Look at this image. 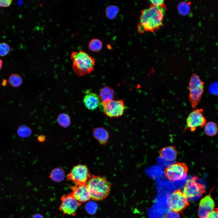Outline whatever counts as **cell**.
<instances>
[{
	"label": "cell",
	"instance_id": "cell-1",
	"mask_svg": "<svg viewBox=\"0 0 218 218\" xmlns=\"http://www.w3.org/2000/svg\"><path fill=\"white\" fill-rule=\"evenodd\" d=\"M166 9V6H156L152 5L141 12L139 22L137 25L138 32H153L163 25V21Z\"/></svg>",
	"mask_w": 218,
	"mask_h": 218
},
{
	"label": "cell",
	"instance_id": "cell-2",
	"mask_svg": "<svg viewBox=\"0 0 218 218\" xmlns=\"http://www.w3.org/2000/svg\"><path fill=\"white\" fill-rule=\"evenodd\" d=\"M71 59L72 61V70L78 76H82L89 74L94 69L95 64V58L82 50L72 52Z\"/></svg>",
	"mask_w": 218,
	"mask_h": 218
},
{
	"label": "cell",
	"instance_id": "cell-3",
	"mask_svg": "<svg viewBox=\"0 0 218 218\" xmlns=\"http://www.w3.org/2000/svg\"><path fill=\"white\" fill-rule=\"evenodd\" d=\"M86 184L91 198L100 201L106 198L109 195L111 183L103 177L91 175Z\"/></svg>",
	"mask_w": 218,
	"mask_h": 218
},
{
	"label": "cell",
	"instance_id": "cell-4",
	"mask_svg": "<svg viewBox=\"0 0 218 218\" xmlns=\"http://www.w3.org/2000/svg\"><path fill=\"white\" fill-rule=\"evenodd\" d=\"M188 89L189 99L192 107L195 108L200 102L204 90V83L195 73L191 75Z\"/></svg>",
	"mask_w": 218,
	"mask_h": 218
},
{
	"label": "cell",
	"instance_id": "cell-5",
	"mask_svg": "<svg viewBox=\"0 0 218 218\" xmlns=\"http://www.w3.org/2000/svg\"><path fill=\"white\" fill-rule=\"evenodd\" d=\"M188 172L187 165L180 162H176L168 166L164 171L166 177L172 182L183 180L186 178Z\"/></svg>",
	"mask_w": 218,
	"mask_h": 218
},
{
	"label": "cell",
	"instance_id": "cell-6",
	"mask_svg": "<svg viewBox=\"0 0 218 218\" xmlns=\"http://www.w3.org/2000/svg\"><path fill=\"white\" fill-rule=\"evenodd\" d=\"M101 106L104 114L111 118L121 116L125 109L124 101L121 100L103 101L101 103Z\"/></svg>",
	"mask_w": 218,
	"mask_h": 218
},
{
	"label": "cell",
	"instance_id": "cell-7",
	"mask_svg": "<svg viewBox=\"0 0 218 218\" xmlns=\"http://www.w3.org/2000/svg\"><path fill=\"white\" fill-rule=\"evenodd\" d=\"M197 177H194L186 181L183 192L188 200L199 198L205 192L204 185L197 181Z\"/></svg>",
	"mask_w": 218,
	"mask_h": 218
},
{
	"label": "cell",
	"instance_id": "cell-8",
	"mask_svg": "<svg viewBox=\"0 0 218 218\" xmlns=\"http://www.w3.org/2000/svg\"><path fill=\"white\" fill-rule=\"evenodd\" d=\"M91 176L87 166L79 164L73 167L67 178L73 181L76 185H84L86 184Z\"/></svg>",
	"mask_w": 218,
	"mask_h": 218
},
{
	"label": "cell",
	"instance_id": "cell-9",
	"mask_svg": "<svg viewBox=\"0 0 218 218\" xmlns=\"http://www.w3.org/2000/svg\"><path fill=\"white\" fill-rule=\"evenodd\" d=\"M167 203L172 210L177 212L183 210L189 205L187 199L180 190L175 191L170 195Z\"/></svg>",
	"mask_w": 218,
	"mask_h": 218
},
{
	"label": "cell",
	"instance_id": "cell-10",
	"mask_svg": "<svg viewBox=\"0 0 218 218\" xmlns=\"http://www.w3.org/2000/svg\"><path fill=\"white\" fill-rule=\"evenodd\" d=\"M203 113L202 108L193 109L187 118L185 128H189L191 131L193 132L198 127L202 128L204 127L206 121Z\"/></svg>",
	"mask_w": 218,
	"mask_h": 218
},
{
	"label": "cell",
	"instance_id": "cell-11",
	"mask_svg": "<svg viewBox=\"0 0 218 218\" xmlns=\"http://www.w3.org/2000/svg\"><path fill=\"white\" fill-rule=\"evenodd\" d=\"M61 203L59 209L63 213L74 216L78 208L81 203L78 201L71 193L62 196L61 198Z\"/></svg>",
	"mask_w": 218,
	"mask_h": 218
},
{
	"label": "cell",
	"instance_id": "cell-12",
	"mask_svg": "<svg viewBox=\"0 0 218 218\" xmlns=\"http://www.w3.org/2000/svg\"><path fill=\"white\" fill-rule=\"evenodd\" d=\"M215 203L210 193L206 195L200 200L198 215V218H206L215 208Z\"/></svg>",
	"mask_w": 218,
	"mask_h": 218
},
{
	"label": "cell",
	"instance_id": "cell-13",
	"mask_svg": "<svg viewBox=\"0 0 218 218\" xmlns=\"http://www.w3.org/2000/svg\"><path fill=\"white\" fill-rule=\"evenodd\" d=\"M72 192L71 193L74 198L78 202H85L91 199L90 194L86 184L72 186L70 187Z\"/></svg>",
	"mask_w": 218,
	"mask_h": 218
},
{
	"label": "cell",
	"instance_id": "cell-14",
	"mask_svg": "<svg viewBox=\"0 0 218 218\" xmlns=\"http://www.w3.org/2000/svg\"><path fill=\"white\" fill-rule=\"evenodd\" d=\"M100 98L96 94L90 92L87 93L83 99L85 106L88 109L93 110L101 104Z\"/></svg>",
	"mask_w": 218,
	"mask_h": 218
},
{
	"label": "cell",
	"instance_id": "cell-15",
	"mask_svg": "<svg viewBox=\"0 0 218 218\" xmlns=\"http://www.w3.org/2000/svg\"><path fill=\"white\" fill-rule=\"evenodd\" d=\"M177 150L173 146L163 147L159 152L160 157L168 161L174 160L177 157Z\"/></svg>",
	"mask_w": 218,
	"mask_h": 218
},
{
	"label": "cell",
	"instance_id": "cell-16",
	"mask_svg": "<svg viewBox=\"0 0 218 218\" xmlns=\"http://www.w3.org/2000/svg\"><path fill=\"white\" fill-rule=\"evenodd\" d=\"M92 133L94 138L99 143L104 144L107 143L109 134L106 129L102 127H97L93 129Z\"/></svg>",
	"mask_w": 218,
	"mask_h": 218
},
{
	"label": "cell",
	"instance_id": "cell-17",
	"mask_svg": "<svg viewBox=\"0 0 218 218\" xmlns=\"http://www.w3.org/2000/svg\"><path fill=\"white\" fill-rule=\"evenodd\" d=\"M114 91L111 88L105 86L100 90L99 97L102 101L113 99L114 97Z\"/></svg>",
	"mask_w": 218,
	"mask_h": 218
},
{
	"label": "cell",
	"instance_id": "cell-18",
	"mask_svg": "<svg viewBox=\"0 0 218 218\" xmlns=\"http://www.w3.org/2000/svg\"><path fill=\"white\" fill-rule=\"evenodd\" d=\"M204 131L207 136L212 137L216 135L218 131V127L216 123L209 121L206 123L204 126Z\"/></svg>",
	"mask_w": 218,
	"mask_h": 218
},
{
	"label": "cell",
	"instance_id": "cell-19",
	"mask_svg": "<svg viewBox=\"0 0 218 218\" xmlns=\"http://www.w3.org/2000/svg\"><path fill=\"white\" fill-rule=\"evenodd\" d=\"M50 177L53 181L59 182L62 181L65 177L64 172L62 169L57 168L52 170Z\"/></svg>",
	"mask_w": 218,
	"mask_h": 218
},
{
	"label": "cell",
	"instance_id": "cell-20",
	"mask_svg": "<svg viewBox=\"0 0 218 218\" xmlns=\"http://www.w3.org/2000/svg\"><path fill=\"white\" fill-rule=\"evenodd\" d=\"M102 42L97 38H93L90 41L88 47L91 51L94 52H98L100 51L102 48Z\"/></svg>",
	"mask_w": 218,
	"mask_h": 218
},
{
	"label": "cell",
	"instance_id": "cell-21",
	"mask_svg": "<svg viewBox=\"0 0 218 218\" xmlns=\"http://www.w3.org/2000/svg\"><path fill=\"white\" fill-rule=\"evenodd\" d=\"M118 7L115 5H110L106 8L105 13L107 18L111 20L114 19L119 12Z\"/></svg>",
	"mask_w": 218,
	"mask_h": 218
},
{
	"label": "cell",
	"instance_id": "cell-22",
	"mask_svg": "<svg viewBox=\"0 0 218 218\" xmlns=\"http://www.w3.org/2000/svg\"><path fill=\"white\" fill-rule=\"evenodd\" d=\"M8 82L12 86L17 88L19 87L22 83L21 77L17 74H13L9 77Z\"/></svg>",
	"mask_w": 218,
	"mask_h": 218
},
{
	"label": "cell",
	"instance_id": "cell-23",
	"mask_svg": "<svg viewBox=\"0 0 218 218\" xmlns=\"http://www.w3.org/2000/svg\"><path fill=\"white\" fill-rule=\"evenodd\" d=\"M190 2H182L179 3L177 6V10L179 13L183 16L188 15L190 12Z\"/></svg>",
	"mask_w": 218,
	"mask_h": 218
},
{
	"label": "cell",
	"instance_id": "cell-24",
	"mask_svg": "<svg viewBox=\"0 0 218 218\" xmlns=\"http://www.w3.org/2000/svg\"><path fill=\"white\" fill-rule=\"evenodd\" d=\"M59 124L64 127L69 126L70 124V118L69 116L64 113L60 114L57 118Z\"/></svg>",
	"mask_w": 218,
	"mask_h": 218
},
{
	"label": "cell",
	"instance_id": "cell-25",
	"mask_svg": "<svg viewBox=\"0 0 218 218\" xmlns=\"http://www.w3.org/2000/svg\"><path fill=\"white\" fill-rule=\"evenodd\" d=\"M18 134L22 137H26L29 135L31 133L30 129L25 125L20 126L17 130Z\"/></svg>",
	"mask_w": 218,
	"mask_h": 218
},
{
	"label": "cell",
	"instance_id": "cell-26",
	"mask_svg": "<svg viewBox=\"0 0 218 218\" xmlns=\"http://www.w3.org/2000/svg\"><path fill=\"white\" fill-rule=\"evenodd\" d=\"M10 50V47L7 43L4 42L0 43V56L3 57L6 56Z\"/></svg>",
	"mask_w": 218,
	"mask_h": 218
},
{
	"label": "cell",
	"instance_id": "cell-27",
	"mask_svg": "<svg viewBox=\"0 0 218 218\" xmlns=\"http://www.w3.org/2000/svg\"><path fill=\"white\" fill-rule=\"evenodd\" d=\"M97 208V206L93 202H89L86 206L87 211L90 213L93 214L95 212Z\"/></svg>",
	"mask_w": 218,
	"mask_h": 218
},
{
	"label": "cell",
	"instance_id": "cell-28",
	"mask_svg": "<svg viewBox=\"0 0 218 218\" xmlns=\"http://www.w3.org/2000/svg\"><path fill=\"white\" fill-rule=\"evenodd\" d=\"M166 218H180V215L177 212L173 210L167 212L166 215Z\"/></svg>",
	"mask_w": 218,
	"mask_h": 218
},
{
	"label": "cell",
	"instance_id": "cell-29",
	"mask_svg": "<svg viewBox=\"0 0 218 218\" xmlns=\"http://www.w3.org/2000/svg\"><path fill=\"white\" fill-rule=\"evenodd\" d=\"M151 5L156 6H166L164 1L163 0H150Z\"/></svg>",
	"mask_w": 218,
	"mask_h": 218
},
{
	"label": "cell",
	"instance_id": "cell-30",
	"mask_svg": "<svg viewBox=\"0 0 218 218\" xmlns=\"http://www.w3.org/2000/svg\"><path fill=\"white\" fill-rule=\"evenodd\" d=\"M206 218H218V208H215Z\"/></svg>",
	"mask_w": 218,
	"mask_h": 218
},
{
	"label": "cell",
	"instance_id": "cell-31",
	"mask_svg": "<svg viewBox=\"0 0 218 218\" xmlns=\"http://www.w3.org/2000/svg\"><path fill=\"white\" fill-rule=\"evenodd\" d=\"M210 92L214 94H218V83H215L211 84L210 88Z\"/></svg>",
	"mask_w": 218,
	"mask_h": 218
},
{
	"label": "cell",
	"instance_id": "cell-32",
	"mask_svg": "<svg viewBox=\"0 0 218 218\" xmlns=\"http://www.w3.org/2000/svg\"><path fill=\"white\" fill-rule=\"evenodd\" d=\"M12 0H0V7H7L10 6L12 3Z\"/></svg>",
	"mask_w": 218,
	"mask_h": 218
},
{
	"label": "cell",
	"instance_id": "cell-33",
	"mask_svg": "<svg viewBox=\"0 0 218 218\" xmlns=\"http://www.w3.org/2000/svg\"><path fill=\"white\" fill-rule=\"evenodd\" d=\"M7 81L5 79L3 80L2 83V85L3 86H5L7 85Z\"/></svg>",
	"mask_w": 218,
	"mask_h": 218
},
{
	"label": "cell",
	"instance_id": "cell-34",
	"mask_svg": "<svg viewBox=\"0 0 218 218\" xmlns=\"http://www.w3.org/2000/svg\"><path fill=\"white\" fill-rule=\"evenodd\" d=\"M33 218H43V217L40 214H36L33 216Z\"/></svg>",
	"mask_w": 218,
	"mask_h": 218
},
{
	"label": "cell",
	"instance_id": "cell-35",
	"mask_svg": "<svg viewBox=\"0 0 218 218\" xmlns=\"http://www.w3.org/2000/svg\"><path fill=\"white\" fill-rule=\"evenodd\" d=\"M45 138L44 136H39L38 137V139L39 140L41 141H42L44 140Z\"/></svg>",
	"mask_w": 218,
	"mask_h": 218
},
{
	"label": "cell",
	"instance_id": "cell-36",
	"mask_svg": "<svg viewBox=\"0 0 218 218\" xmlns=\"http://www.w3.org/2000/svg\"><path fill=\"white\" fill-rule=\"evenodd\" d=\"M3 64V61L0 58V70L2 68Z\"/></svg>",
	"mask_w": 218,
	"mask_h": 218
}]
</instances>
